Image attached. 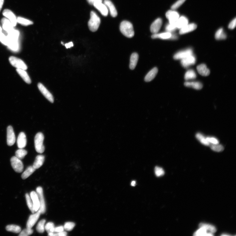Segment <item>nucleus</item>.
<instances>
[{"label": "nucleus", "instance_id": "20", "mask_svg": "<svg viewBox=\"0 0 236 236\" xmlns=\"http://www.w3.org/2000/svg\"><path fill=\"white\" fill-rule=\"evenodd\" d=\"M1 23L3 29L6 33H8L14 29V27L9 20L7 18H2Z\"/></svg>", "mask_w": 236, "mask_h": 236}, {"label": "nucleus", "instance_id": "8", "mask_svg": "<svg viewBox=\"0 0 236 236\" xmlns=\"http://www.w3.org/2000/svg\"><path fill=\"white\" fill-rule=\"evenodd\" d=\"M7 143L9 146H11L15 143V137L13 129L9 126L7 128Z\"/></svg>", "mask_w": 236, "mask_h": 236}, {"label": "nucleus", "instance_id": "2", "mask_svg": "<svg viewBox=\"0 0 236 236\" xmlns=\"http://www.w3.org/2000/svg\"><path fill=\"white\" fill-rule=\"evenodd\" d=\"M100 23V19L95 12L92 11L90 13V18L88 22L90 30L95 32L99 28Z\"/></svg>", "mask_w": 236, "mask_h": 236}, {"label": "nucleus", "instance_id": "45", "mask_svg": "<svg viewBox=\"0 0 236 236\" xmlns=\"http://www.w3.org/2000/svg\"><path fill=\"white\" fill-rule=\"evenodd\" d=\"M155 173L157 176L160 177L164 175L165 172L162 168L156 166L155 168Z\"/></svg>", "mask_w": 236, "mask_h": 236}, {"label": "nucleus", "instance_id": "46", "mask_svg": "<svg viewBox=\"0 0 236 236\" xmlns=\"http://www.w3.org/2000/svg\"><path fill=\"white\" fill-rule=\"evenodd\" d=\"M166 31L167 32L172 33L177 29L175 25H172L169 24L165 28Z\"/></svg>", "mask_w": 236, "mask_h": 236}, {"label": "nucleus", "instance_id": "19", "mask_svg": "<svg viewBox=\"0 0 236 236\" xmlns=\"http://www.w3.org/2000/svg\"><path fill=\"white\" fill-rule=\"evenodd\" d=\"M197 26L194 23L188 24L185 26L180 29L179 33L180 34H187L195 30Z\"/></svg>", "mask_w": 236, "mask_h": 236}, {"label": "nucleus", "instance_id": "50", "mask_svg": "<svg viewBox=\"0 0 236 236\" xmlns=\"http://www.w3.org/2000/svg\"><path fill=\"white\" fill-rule=\"evenodd\" d=\"M87 1L90 5H93L94 4L96 3L102 2V0H87Z\"/></svg>", "mask_w": 236, "mask_h": 236}, {"label": "nucleus", "instance_id": "6", "mask_svg": "<svg viewBox=\"0 0 236 236\" xmlns=\"http://www.w3.org/2000/svg\"><path fill=\"white\" fill-rule=\"evenodd\" d=\"M36 191L40 202V207L39 210L41 211V214H44L46 212V208L44 196H43V188L41 187H38L37 188Z\"/></svg>", "mask_w": 236, "mask_h": 236}, {"label": "nucleus", "instance_id": "10", "mask_svg": "<svg viewBox=\"0 0 236 236\" xmlns=\"http://www.w3.org/2000/svg\"><path fill=\"white\" fill-rule=\"evenodd\" d=\"M153 39L160 38L162 39H175L177 38L176 35L172 34V33L167 32L160 34H153L152 36Z\"/></svg>", "mask_w": 236, "mask_h": 236}, {"label": "nucleus", "instance_id": "39", "mask_svg": "<svg viewBox=\"0 0 236 236\" xmlns=\"http://www.w3.org/2000/svg\"><path fill=\"white\" fill-rule=\"evenodd\" d=\"M45 222L46 220L43 219L38 223L36 227V229L38 233H42L44 231Z\"/></svg>", "mask_w": 236, "mask_h": 236}, {"label": "nucleus", "instance_id": "14", "mask_svg": "<svg viewBox=\"0 0 236 236\" xmlns=\"http://www.w3.org/2000/svg\"><path fill=\"white\" fill-rule=\"evenodd\" d=\"M196 61L195 57L192 54L182 59L181 60V63L184 67L187 68L191 65H194Z\"/></svg>", "mask_w": 236, "mask_h": 236}, {"label": "nucleus", "instance_id": "9", "mask_svg": "<svg viewBox=\"0 0 236 236\" xmlns=\"http://www.w3.org/2000/svg\"><path fill=\"white\" fill-rule=\"evenodd\" d=\"M38 86L39 90L43 95L51 103H53L54 99L52 94L48 91L44 85L40 83L38 84Z\"/></svg>", "mask_w": 236, "mask_h": 236}, {"label": "nucleus", "instance_id": "38", "mask_svg": "<svg viewBox=\"0 0 236 236\" xmlns=\"http://www.w3.org/2000/svg\"><path fill=\"white\" fill-rule=\"evenodd\" d=\"M26 198L28 206L30 210L32 213L34 214L35 212L34 210L33 204L32 200L28 194H26L25 195Z\"/></svg>", "mask_w": 236, "mask_h": 236}, {"label": "nucleus", "instance_id": "51", "mask_svg": "<svg viewBox=\"0 0 236 236\" xmlns=\"http://www.w3.org/2000/svg\"><path fill=\"white\" fill-rule=\"evenodd\" d=\"M67 235V232L63 231L60 233H57L56 234L54 233V236H66Z\"/></svg>", "mask_w": 236, "mask_h": 236}, {"label": "nucleus", "instance_id": "22", "mask_svg": "<svg viewBox=\"0 0 236 236\" xmlns=\"http://www.w3.org/2000/svg\"><path fill=\"white\" fill-rule=\"evenodd\" d=\"M198 73L203 76H207L210 74V70L207 67L205 64H203L198 65L197 67Z\"/></svg>", "mask_w": 236, "mask_h": 236}, {"label": "nucleus", "instance_id": "25", "mask_svg": "<svg viewBox=\"0 0 236 236\" xmlns=\"http://www.w3.org/2000/svg\"><path fill=\"white\" fill-rule=\"evenodd\" d=\"M158 72V69L156 67L152 69L146 76L145 78V81L149 82L152 80L156 77Z\"/></svg>", "mask_w": 236, "mask_h": 236}, {"label": "nucleus", "instance_id": "24", "mask_svg": "<svg viewBox=\"0 0 236 236\" xmlns=\"http://www.w3.org/2000/svg\"><path fill=\"white\" fill-rule=\"evenodd\" d=\"M44 160L45 157L44 156L42 155L38 156L35 159L33 167L35 169L40 168L44 163Z\"/></svg>", "mask_w": 236, "mask_h": 236}, {"label": "nucleus", "instance_id": "55", "mask_svg": "<svg viewBox=\"0 0 236 236\" xmlns=\"http://www.w3.org/2000/svg\"><path fill=\"white\" fill-rule=\"evenodd\" d=\"M2 31V29L1 27V26H0V31Z\"/></svg>", "mask_w": 236, "mask_h": 236}, {"label": "nucleus", "instance_id": "32", "mask_svg": "<svg viewBox=\"0 0 236 236\" xmlns=\"http://www.w3.org/2000/svg\"><path fill=\"white\" fill-rule=\"evenodd\" d=\"M196 77V75L195 71L193 70H189L187 71L185 75V80H187L194 79Z\"/></svg>", "mask_w": 236, "mask_h": 236}, {"label": "nucleus", "instance_id": "11", "mask_svg": "<svg viewBox=\"0 0 236 236\" xmlns=\"http://www.w3.org/2000/svg\"><path fill=\"white\" fill-rule=\"evenodd\" d=\"M41 214V211L39 210L36 213L31 215L27 222V228H32L37 221Z\"/></svg>", "mask_w": 236, "mask_h": 236}, {"label": "nucleus", "instance_id": "17", "mask_svg": "<svg viewBox=\"0 0 236 236\" xmlns=\"http://www.w3.org/2000/svg\"><path fill=\"white\" fill-rule=\"evenodd\" d=\"M30 197L32 201L35 212L37 211L40 207V202L37 192L32 191L30 193Z\"/></svg>", "mask_w": 236, "mask_h": 236}, {"label": "nucleus", "instance_id": "54", "mask_svg": "<svg viewBox=\"0 0 236 236\" xmlns=\"http://www.w3.org/2000/svg\"><path fill=\"white\" fill-rule=\"evenodd\" d=\"M131 185L132 186H135L136 185V182L135 181H133L132 182L131 184Z\"/></svg>", "mask_w": 236, "mask_h": 236}, {"label": "nucleus", "instance_id": "43", "mask_svg": "<svg viewBox=\"0 0 236 236\" xmlns=\"http://www.w3.org/2000/svg\"><path fill=\"white\" fill-rule=\"evenodd\" d=\"M75 226V224L74 222H67L65 224L64 229L67 231H71L74 229Z\"/></svg>", "mask_w": 236, "mask_h": 236}, {"label": "nucleus", "instance_id": "48", "mask_svg": "<svg viewBox=\"0 0 236 236\" xmlns=\"http://www.w3.org/2000/svg\"><path fill=\"white\" fill-rule=\"evenodd\" d=\"M236 25V18H234L229 23L228 28L230 29H234L235 28Z\"/></svg>", "mask_w": 236, "mask_h": 236}, {"label": "nucleus", "instance_id": "21", "mask_svg": "<svg viewBox=\"0 0 236 236\" xmlns=\"http://www.w3.org/2000/svg\"><path fill=\"white\" fill-rule=\"evenodd\" d=\"M104 3L109 9L110 14L113 17H116L117 15V10L113 4L110 0H104Z\"/></svg>", "mask_w": 236, "mask_h": 236}, {"label": "nucleus", "instance_id": "15", "mask_svg": "<svg viewBox=\"0 0 236 236\" xmlns=\"http://www.w3.org/2000/svg\"><path fill=\"white\" fill-rule=\"evenodd\" d=\"M162 23V19L161 18H158L153 22L150 27L151 32L153 34L158 33L160 30Z\"/></svg>", "mask_w": 236, "mask_h": 236}, {"label": "nucleus", "instance_id": "16", "mask_svg": "<svg viewBox=\"0 0 236 236\" xmlns=\"http://www.w3.org/2000/svg\"><path fill=\"white\" fill-rule=\"evenodd\" d=\"M93 6L99 11L104 16H107L108 14V10L107 6L101 2L94 3Z\"/></svg>", "mask_w": 236, "mask_h": 236}, {"label": "nucleus", "instance_id": "27", "mask_svg": "<svg viewBox=\"0 0 236 236\" xmlns=\"http://www.w3.org/2000/svg\"><path fill=\"white\" fill-rule=\"evenodd\" d=\"M139 58V55L137 53H134L132 54L130 60V69L132 70L135 69L138 61Z\"/></svg>", "mask_w": 236, "mask_h": 236}, {"label": "nucleus", "instance_id": "52", "mask_svg": "<svg viewBox=\"0 0 236 236\" xmlns=\"http://www.w3.org/2000/svg\"><path fill=\"white\" fill-rule=\"evenodd\" d=\"M66 48L67 49L70 48H71V47L73 46L74 44L72 42H70L68 43H66L65 45Z\"/></svg>", "mask_w": 236, "mask_h": 236}, {"label": "nucleus", "instance_id": "3", "mask_svg": "<svg viewBox=\"0 0 236 236\" xmlns=\"http://www.w3.org/2000/svg\"><path fill=\"white\" fill-rule=\"evenodd\" d=\"M44 136L41 133H38L35 135L34 138V146L35 150L40 153L44 152L45 147L43 145Z\"/></svg>", "mask_w": 236, "mask_h": 236}, {"label": "nucleus", "instance_id": "49", "mask_svg": "<svg viewBox=\"0 0 236 236\" xmlns=\"http://www.w3.org/2000/svg\"><path fill=\"white\" fill-rule=\"evenodd\" d=\"M64 227L60 226L58 227H55L54 233H58L64 231Z\"/></svg>", "mask_w": 236, "mask_h": 236}, {"label": "nucleus", "instance_id": "40", "mask_svg": "<svg viewBox=\"0 0 236 236\" xmlns=\"http://www.w3.org/2000/svg\"><path fill=\"white\" fill-rule=\"evenodd\" d=\"M45 229L48 233H54L55 227L53 223L49 222L47 223L45 227Z\"/></svg>", "mask_w": 236, "mask_h": 236}, {"label": "nucleus", "instance_id": "37", "mask_svg": "<svg viewBox=\"0 0 236 236\" xmlns=\"http://www.w3.org/2000/svg\"><path fill=\"white\" fill-rule=\"evenodd\" d=\"M27 154V152L25 149H19L15 152V156L20 159L24 158L25 157Z\"/></svg>", "mask_w": 236, "mask_h": 236}, {"label": "nucleus", "instance_id": "12", "mask_svg": "<svg viewBox=\"0 0 236 236\" xmlns=\"http://www.w3.org/2000/svg\"><path fill=\"white\" fill-rule=\"evenodd\" d=\"M193 54V51L191 49H188L185 50L180 51L176 53L174 57L175 60H182Z\"/></svg>", "mask_w": 236, "mask_h": 236}, {"label": "nucleus", "instance_id": "30", "mask_svg": "<svg viewBox=\"0 0 236 236\" xmlns=\"http://www.w3.org/2000/svg\"><path fill=\"white\" fill-rule=\"evenodd\" d=\"M227 38L226 33L222 28L219 29L215 33V38L217 40H223Z\"/></svg>", "mask_w": 236, "mask_h": 236}, {"label": "nucleus", "instance_id": "7", "mask_svg": "<svg viewBox=\"0 0 236 236\" xmlns=\"http://www.w3.org/2000/svg\"><path fill=\"white\" fill-rule=\"evenodd\" d=\"M166 16L168 19L169 24L175 25L177 21L179 18V15L178 12L175 11L169 10L166 14Z\"/></svg>", "mask_w": 236, "mask_h": 236}, {"label": "nucleus", "instance_id": "26", "mask_svg": "<svg viewBox=\"0 0 236 236\" xmlns=\"http://www.w3.org/2000/svg\"><path fill=\"white\" fill-rule=\"evenodd\" d=\"M188 18L184 16L179 17L176 23L177 29H181L188 24Z\"/></svg>", "mask_w": 236, "mask_h": 236}, {"label": "nucleus", "instance_id": "28", "mask_svg": "<svg viewBox=\"0 0 236 236\" xmlns=\"http://www.w3.org/2000/svg\"><path fill=\"white\" fill-rule=\"evenodd\" d=\"M184 85L187 87H191L196 90L201 89L203 87L202 83L199 82H186Z\"/></svg>", "mask_w": 236, "mask_h": 236}, {"label": "nucleus", "instance_id": "34", "mask_svg": "<svg viewBox=\"0 0 236 236\" xmlns=\"http://www.w3.org/2000/svg\"><path fill=\"white\" fill-rule=\"evenodd\" d=\"M199 226L200 227H203L207 231H208L210 233L212 234L215 233L216 231V228L214 226L210 225V224L200 223Z\"/></svg>", "mask_w": 236, "mask_h": 236}, {"label": "nucleus", "instance_id": "23", "mask_svg": "<svg viewBox=\"0 0 236 236\" xmlns=\"http://www.w3.org/2000/svg\"><path fill=\"white\" fill-rule=\"evenodd\" d=\"M16 71L19 75L26 83L29 84H31V78L25 70L17 69Z\"/></svg>", "mask_w": 236, "mask_h": 236}, {"label": "nucleus", "instance_id": "13", "mask_svg": "<svg viewBox=\"0 0 236 236\" xmlns=\"http://www.w3.org/2000/svg\"><path fill=\"white\" fill-rule=\"evenodd\" d=\"M3 15L8 19L14 27L16 26L17 21V18L12 11L9 9H6L3 12Z\"/></svg>", "mask_w": 236, "mask_h": 236}, {"label": "nucleus", "instance_id": "5", "mask_svg": "<svg viewBox=\"0 0 236 236\" xmlns=\"http://www.w3.org/2000/svg\"><path fill=\"white\" fill-rule=\"evenodd\" d=\"M11 162L12 167L15 172L21 173L23 170V165L21 159L18 158L17 157L13 156L11 159Z\"/></svg>", "mask_w": 236, "mask_h": 236}, {"label": "nucleus", "instance_id": "18", "mask_svg": "<svg viewBox=\"0 0 236 236\" xmlns=\"http://www.w3.org/2000/svg\"><path fill=\"white\" fill-rule=\"evenodd\" d=\"M17 145L19 149L25 148L27 144L26 136L24 133H20L17 139Z\"/></svg>", "mask_w": 236, "mask_h": 236}, {"label": "nucleus", "instance_id": "53", "mask_svg": "<svg viewBox=\"0 0 236 236\" xmlns=\"http://www.w3.org/2000/svg\"><path fill=\"white\" fill-rule=\"evenodd\" d=\"M4 0H0V11L1 10L3 5Z\"/></svg>", "mask_w": 236, "mask_h": 236}, {"label": "nucleus", "instance_id": "35", "mask_svg": "<svg viewBox=\"0 0 236 236\" xmlns=\"http://www.w3.org/2000/svg\"><path fill=\"white\" fill-rule=\"evenodd\" d=\"M17 22L20 24L21 25L27 26L32 25L33 22L29 20L25 19L21 17H18L17 18Z\"/></svg>", "mask_w": 236, "mask_h": 236}, {"label": "nucleus", "instance_id": "4", "mask_svg": "<svg viewBox=\"0 0 236 236\" xmlns=\"http://www.w3.org/2000/svg\"><path fill=\"white\" fill-rule=\"evenodd\" d=\"M9 60L10 64L15 68L25 70L27 69V65L21 59L11 56L9 58Z\"/></svg>", "mask_w": 236, "mask_h": 236}, {"label": "nucleus", "instance_id": "36", "mask_svg": "<svg viewBox=\"0 0 236 236\" xmlns=\"http://www.w3.org/2000/svg\"><path fill=\"white\" fill-rule=\"evenodd\" d=\"M196 137L197 139L199 140L201 143L203 144L206 146H209L210 143L207 139L206 138H205L202 134L198 133L196 134Z\"/></svg>", "mask_w": 236, "mask_h": 236}, {"label": "nucleus", "instance_id": "1", "mask_svg": "<svg viewBox=\"0 0 236 236\" xmlns=\"http://www.w3.org/2000/svg\"><path fill=\"white\" fill-rule=\"evenodd\" d=\"M121 32L124 36L128 38H132L134 35L133 25L132 24L127 21L122 22L120 26Z\"/></svg>", "mask_w": 236, "mask_h": 236}, {"label": "nucleus", "instance_id": "41", "mask_svg": "<svg viewBox=\"0 0 236 236\" xmlns=\"http://www.w3.org/2000/svg\"><path fill=\"white\" fill-rule=\"evenodd\" d=\"M211 148L212 150L215 152H220L224 150V147L221 145L213 144L211 145Z\"/></svg>", "mask_w": 236, "mask_h": 236}, {"label": "nucleus", "instance_id": "42", "mask_svg": "<svg viewBox=\"0 0 236 236\" xmlns=\"http://www.w3.org/2000/svg\"><path fill=\"white\" fill-rule=\"evenodd\" d=\"M33 233V230L30 228H27V229L22 230L20 234H19V236H28L32 234Z\"/></svg>", "mask_w": 236, "mask_h": 236}, {"label": "nucleus", "instance_id": "29", "mask_svg": "<svg viewBox=\"0 0 236 236\" xmlns=\"http://www.w3.org/2000/svg\"><path fill=\"white\" fill-rule=\"evenodd\" d=\"M35 169L33 166H30L28 167L25 171L23 173L21 177L23 179H25L29 177L35 171Z\"/></svg>", "mask_w": 236, "mask_h": 236}, {"label": "nucleus", "instance_id": "33", "mask_svg": "<svg viewBox=\"0 0 236 236\" xmlns=\"http://www.w3.org/2000/svg\"><path fill=\"white\" fill-rule=\"evenodd\" d=\"M6 230L7 231L13 232L15 233H19L21 231L20 227L15 225H10L6 227Z\"/></svg>", "mask_w": 236, "mask_h": 236}, {"label": "nucleus", "instance_id": "47", "mask_svg": "<svg viewBox=\"0 0 236 236\" xmlns=\"http://www.w3.org/2000/svg\"><path fill=\"white\" fill-rule=\"evenodd\" d=\"M207 140L210 143L212 144H218L219 143L218 140L214 137H207L206 138Z\"/></svg>", "mask_w": 236, "mask_h": 236}, {"label": "nucleus", "instance_id": "44", "mask_svg": "<svg viewBox=\"0 0 236 236\" xmlns=\"http://www.w3.org/2000/svg\"><path fill=\"white\" fill-rule=\"evenodd\" d=\"M186 0H178L171 7V9L172 10H175L178 8L181 5L185 2Z\"/></svg>", "mask_w": 236, "mask_h": 236}, {"label": "nucleus", "instance_id": "31", "mask_svg": "<svg viewBox=\"0 0 236 236\" xmlns=\"http://www.w3.org/2000/svg\"><path fill=\"white\" fill-rule=\"evenodd\" d=\"M200 228L194 234V236H213V234L208 232L203 227Z\"/></svg>", "mask_w": 236, "mask_h": 236}]
</instances>
